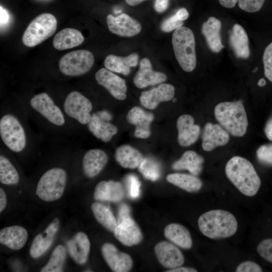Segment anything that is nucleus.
I'll use <instances>...</instances> for the list:
<instances>
[{
    "instance_id": "55",
    "label": "nucleus",
    "mask_w": 272,
    "mask_h": 272,
    "mask_svg": "<svg viewBox=\"0 0 272 272\" xmlns=\"http://www.w3.org/2000/svg\"><path fill=\"white\" fill-rule=\"evenodd\" d=\"M97 114L100 117L105 120L108 121L111 119V115L108 111H102L98 112Z\"/></svg>"
},
{
    "instance_id": "19",
    "label": "nucleus",
    "mask_w": 272,
    "mask_h": 272,
    "mask_svg": "<svg viewBox=\"0 0 272 272\" xmlns=\"http://www.w3.org/2000/svg\"><path fill=\"white\" fill-rule=\"evenodd\" d=\"M59 228V220L54 219L45 230L36 236L31 244L29 253L33 258L42 255L51 246Z\"/></svg>"
},
{
    "instance_id": "50",
    "label": "nucleus",
    "mask_w": 272,
    "mask_h": 272,
    "mask_svg": "<svg viewBox=\"0 0 272 272\" xmlns=\"http://www.w3.org/2000/svg\"><path fill=\"white\" fill-rule=\"evenodd\" d=\"M166 272H196L197 270L194 268L186 266H178L174 268L169 269Z\"/></svg>"
},
{
    "instance_id": "27",
    "label": "nucleus",
    "mask_w": 272,
    "mask_h": 272,
    "mask_svg": "<svg viewBox=\"0 0 272 272\" xmlns=\"http://www.w3.org/2000/svg\"><path fill=\"white\" fill-rule=\"evenodd\" d=\"M229 43L238 58L247 59L249 57L250 49L248 35L239 24L233 25L229 36Z\"/></svg>"
},
{
    "instance_id": "29",
    "label": "nucleus",
    "mask_w": 272,
    "mask_h": 272,
    "mask_svg": "<svg viewBox=\"0 0 272 272\" xmlns=\"http://www.w3.org/2000/svg\"><path fill=\"white\" fill-rule=\"evenodd\" d=\"M84 41V37L80 31L67 28L60 30L54 36L52 43L55 49L63 50L78 46Z\"/></svg>"
},
{
    "instance_id": "52",
    "label": "nucleus",
    "mask_w": 272,
    "mask_h": 272,
    "mask_svg": "<svg viewBox=\"0 0 272 272\" xmlns=\"http://www.w3.org/2000/svg\"><path fill=\"white\" fill-rule=\"evenodd\" d=\"M7 205L6 194L4 190L0 188V212L1 213L4 210Z\"/></svg>"
},
{
    "instance_id": "7",
    "label": "nucleus",
    "mask_w": 272,
    "mask_h": 272,
    "mask_svg": "<svg viewBox=\"0 0 272 272\" xmlns=\"http://www.w3.org/2000/svg\"><path fill=\"white\" fill-rule=\"evenodd\" d=\"M94 63V57L88 50L71 51L60 59L58 63L60 72L69 76H79L89 72Z\"/></svg>"
},
{
    "instance_id": "30",
    "label": "nucleus",
    "mask_w": 272,
    "mask_h": 272,
    "mask_svg": "<svg viewBox=\"0 0 272 272\" xmlns=\"http://www.w3.org/2000/svg\"><path fill=\"white\" fill-rule=\"evenodd\" d=\"M107 121L102 118L97 113H94L88 123L91 132L104 142L110 141L118 130L116 126Z\"/></svg>"
},
{
    "instance_id": "31",
    "label": "nucleus",
    "mask_w": 272,
    "mask_h": 272,
    "mask_svg": "<svg viewBox=\"0 0 272 272\" xmlns=\"http://www.w3.org/2000/svg\"><path fill=\"white\" fill-rule=\"evenodd\" d=\"M204 159L193 151L184 152L181 157L174 162L172 168L175 170H187L194 176L198 175L202 171Z\"/></svg>"
},
{
    "instance_id": "11",
    "label": "nucleus",
    "mask_w": 272,
    "mask_h": 272,
    "mask_svg": "<svg viewBox=\"0 0 272 272\" xmlns=\"http://www.w3.org/2000/svg\"><path fill=\"white\" fill-rule=\"evenodd\" d=\"M106 22L108 28L111 33L122 37H132L142 30L140 23L125 13L117 17L109 14L106 17Z\"/></svg>"
},
{
    "instance_id": "53",
    "label": "nucleus",
    "mask_w": 272,
    "mask_h": 272,
    "mask_svg": "<svg viewBox=\"0 0 272 272\" xmlns=\"http://www.w3.org/2000/svg\"><path fill=\"white\" fill-rule=\"evenodd\" d=\"M220 5L226 8L234 7L239 0H218Z\"/></svg>"
},
{
    "instance_id": "57",
    "label": "nucleus",
    "mask_w": 272,
    "mask_h": 272,
    "mask_svg": "<svg viewBox=\"0 0 272 272\" xmlns=\"http://www.w3.org/2000/svg\"><path fill=\"white\" fill-rule=\"evenodd\" d=\"M266 84V81L264 78L260 79L257 82V85L259 87H263Z\"/></svg>"
},
{
    "instance_id": "35",
    "label": "nucleus",
    "mask_w": 272,
    "mask_h": 272,
    "mask_svg": "<svg viewBox=\"0 0 272 272\" xmlns=\"http://www.w3.org/2000/svg\"><path fill=\"white\" fill-rule=\"evenodd\" d=\"M66 258V250L61 245H57L53 250L47 264L41 269V272H61Z\"/></svg>"
},
{
    "instance_id": "2",
    "label": "nucleus",
    "mask_w": 272,
    "mask_h": 272,
    "mask_svg": "<svg viewBox=\"0 0 272 272\" xmlns=\"http://www.w3.org/2000/svg\"><path fill=\"white\" fill-rule=\"evenodd\" d=\"M201 233L212 239L230 237L236 232L238 223L235 217L224 210H213L201 214L197 221Z\"/></svg>"
},
{
    "instance_id": "5",
    "label": "nucleus",
    "mask_w": 272,
    "mask_h": 272,
    "mask_svg": "<svg viewBox=\"0 0 272 272\" xmlns=\"http://www.w3.org/2000/svg\"><path fill=\"white\" fill-rule=\"evenodd\" d=\"M56 18L51 14H41L29 23L22 40L28 47H34L51 36L57 28Z\"/></svg>"
},
{
    "instance_id": "20",
    "label": "nucleus",
    "mask_w": 272,
    "mask_h": 272,
    "mask_svg": "<svg viewBox=\"0 0 272 272\" xmlns=\"http://www.w3.org/2000/svg\"><path fill=\"white\" fill-rule=\"evenodd\" d=\"M202 140V149L210 152L218 147L226 145L229 141L230 137L220 125L208 122L204 127Z\"/></svg>"
},
{
    "instance_id": "39",
    "label": "nucleus",
    "mask_w": 272,
    "mask_h": 272,
    "mask_svg": "<svg viewBox=\"0 0 272 272\" xmlns=\"http://www.w3.org/2000/svg\"><path fill=\"white\" fill-rule=\"evenodd\" d=\"M94 198L97 201H110V190L108 181H101L95 188Z\"/></svg>"
},
{
    "instance_id": "25",
    "label": "nucleus",
    "mask_w": 272,
    "mask_h": 272,
    "mask_svg": "<svg viewBox=\"0 0 272 272\" xmlns=\"http://www.w3.org/2000/svg\"><path fill=\"white\" fill-rule=\"evenodd\" d=\"M221 26V22L214 17H209L201 26V33L208 46L215 53L219 52L224 47L220 35Z\"/></svg>"
},
{
    "instance_id": "54",
    "label": "nucleus",
    "mask_w": 272,
    "mask_h": 272,
    "mask_svg": "<svg viewBox=\"0 0 272 272\" xmlns=\"http://www.w3.org/2000/svg\"><path fill=\"white\" fill-rule=\"evenodd\" d=\"M1 25L5 24L9 20V15L7 11L1 6Z\"/></svg>"
},
{
    "instance_id": "24",
    "label": "nucleus",
    "mask_w": 272,
    "mask_h": 272,
    "mask_svg": "<svg viewBox=\"0 0 272 272\" xmlns=\"http://www.w3.org/2000/svg\"><path fill=\"white\" fill-rule=\"evenodd\" d=\"M28 237L27 230L15 225L5 227L0 231V243L12 250H19L25 245Z\"/></svg>"
},
{
    "instance_id": "46",
    "label": "nucleus",
    "mask_w": 272,
    "mask_h": 272,
    "mask_svg": "<svg viewBox=\"0 0 272 272\" xmlns=\"http://www.w3.org/2000/svg\"><path fill=\"white\" fill-rule=\"evenodd\" d=\"M236 272H261V267L256 262L247 260L241 262L236 268Z\"/></svg>"
},
{
    "instance_id": "3",
    "label": "nucleus",
    "mask_w": 272,
    "mask_h": 272,
    "mask_svg": "<svg viewBox=\"0 0 272 272\" xmlns=\"http://www.w3.org/2000/svg\"><path fill=\"white\" fill-rule=\"evenodd\" d=\"M214 115L220 125L232 135L242 137L246 133L248 121L242 100L218 104Z\"/></svg>"
},
{
    "instance_id": "17",
    "label": "nucleus",
    "mask_w": 272,
    "mask_h": 272,
    "mask_svg": "<svg viewBox=\"0 0 272 272\" xmlns=\"http://www.w3.org/2000/svg\"><path fill=\"white\" fill-rule=\"evenodd\" d=\"M113 233L115 237L126 246L138 245L143 239L141 229L131 217L118 223Z\"/></svg>"
},
{
    "instance_id": "49",
    "label": "nucleus",
    "mask_w": 272,
    "mask_h": 272,
    "mask_svg": "<svg viewBox=\"0 0 272 272\" xmlns=\"http://www.w3.org/2000/svg\"><path fill=\"white\" fill-rule=\"evenodd\" d=\"M264 130L266 138L272 141V117L267 121Z\"/></svg>"
},
{
    "instance_id": "34",
    "label": "nucleus",
    "mask_w": 272,
    "mask_h": 272,
    "mask_svg": "<svg viewBox=\"0 0 272 272\" xmlns=\"http://www.w3.org/2000/svg\"><path fill=\"white\" fill-rule=\"evenodd\" d=\"M91 207L98 222L108 231L113 232L118 223L110 210L99 202H93Z\"/></svg>"
},
{
    "instance_id": "13",
    "label": "nucleus",
    "mask_w": 272,
    "mask_h": 272,
    "mask_svg": "<svg viewBox=\"0 0 272 272\" xmlns=\"http://www.w3.org/2000/svg\"><path fill=\"white\" fill-rule=\"evenodd\" d=\"M102 255L110 268L114 272H127L133 261L127 253L121 252L112 244L105 243L101 247Z\"/></svg>"
},
{
    "instance_id": "40",
    "label": "nucleus",
    "mask_w": 272,
    "mask_h": 272,
    "mask_svg": "<svg viewBox=\"0 0 272 272\" xmlns=\"http://www.w3.org/2000/svg\"><path fill=\"white\" fill-rule=\"evenodd\" d=\"M262 60L264 76L272 83V42L265 48Z\"/></svg>"
},
{
    "instance_id": "12",
    "label": "nucleus",
    "mask_w": 272,
    "mask_h": 272,
    "mask_svg": "<svg viewBox=\"0 0 272 272\" xmlns=\"http://www.w3.org/2000/svg\"><path fill=\"white\" fill-rule=\"evenodd\" d=\"M95 77L98 84L104 87L114 98L119 100L126 98L127 86L122 78L105 68L98 70Z\"/></svg>"
},
{
    "instance_id": "23",
    "label": "nucleus",
    "mask_w": 272,
    "mask_h": 272,
    "mask_svg": "<svg viewBox=\"0 0 272 272\" xmlns=\"http://www.w3.org/2000/svg\"><path fill=\"white\" fill-rule=\"evenodd\" d=\"M108 161V156L103 150L98 149L87 151L84 156L82 165L84 174L88 178L98 175Z\"/></svg>"
},
{
    "instance_id": "21",
    "label": "nucleus",
    "mask_w": 272,
    "mask_h": 272,
    "mask_svg": "<svg viewBox=\"0 0 272 272\" xmlns=\"http://www.w3.org/2000/svg\"><path fill=\"white\" fill-rule=\"evenodd\" d=\"M126 118L129 123L135 126L134 135L136 138L147 139L150 135V125L154 119L152 113L135 106L129 110Z\"/></svg>"
},
{
    "instance_id": "8",
    "label": "nucleus",
    "mask_w": 272,
    "mask_h": 272,
    "mask_svg": "<svg viewBox=\"0 0 272 272\" xmlns=\"http://www.w3.org/2000/svg\"><path fill=\"white\" fill-rule=\"evenodd\" d=\"M0 134L4 144L12 151L19 152L25 148L26 144L25 132L15 116L6 114L1 118Z\"/></svg>"
},
{
    "instance_id": "43",
    "label": "nucleus",
    "mask_w": 272,
    "mask_h": 272,
    "mask_svg": "<svg viewBox=\"0 0 272 272\" xmlns=\"http://www.w3.org/2000/svg\"><path fill=\"white\" fill-rule=\"evenodd\" d=\"M126 181L130 197L137 198L140 194L141 183L138 177L133 174H129L126 177Z\"/></svg>"
},
{
    "instance_id": "18",
    "label": "nucleus",
    "mask_w": 272,
    "mask_h": 272,
    "mask_svg": "<svg viewBox=\"0 0 272 272\" xmlns=\"http://www.w3.org/2000/svg\"><path fill=\"white\" fill-rule=\"evenodd\" d=\"M178 130L177 141L180 146L188 147L194 144L198 139L200 127L194 124L193 117L189 114L180 116L176 123Z\"/></svg>"
},
{
    "instance_id": "37",
    "label": "nucleus",
    "mask_w": 272,
    "mask_h": 272,
    "mask_svg": "<svg viewBox=\"0 0 272 272\" xmlns=\"http://www.w3.org/2000/svg\"><path fill=\"white\" fill-rule=\"evenodd\" d=\"M138 168L140 172L147 179L154 181L160 177V165L156 161L151 158L144 159Z\"/></svg>"
},
{
    "instance_id": "1",
    "label": "nucleus",
    "mask_w": 272,
    "mask_h": 272,
    "mask_svg": "<svg viewBox=\"0 0 272 272\" xmlns=\"http://www.w3.org/2000/svg\"><path fill=\"white\" fill-rule=\"evenodd\" d=\"M225 173L231 182L243 194L253 196L258 191L261 180L252 163L246 158L236 156L226 163Z\"/></svg>"
},
{
    "instance_id": "47",
    "label": "nucleus",
    "mask_w": 272,
    "mask_h": 272,
    "mask_svg": "<svg viewBox=\"0 0 272 272\" xmlns=\"http://www.w3.org/2000/svg\"><path fill=\"white\" fill-rule=\"evenodd\" d=\"M129 217H130V208L126 204L123 203L120 206L118 210L117 223Z\"/></svg>"
},
{
    "instance_id": "6",
    "label": "nucleus",
    "mask_w": 272,
    "mask_h": 272,
    "mask_svg": "<svg viewBox=\"0 0 272 272\" xmlns=\"http://www.w3.org/2000/svg\"><path fill=\"white\" fill-rule=\"evenodd\" d=\"M66 182L65 170L53 168L45 172L39 179L36 194L45 201H52L59 198L63 194Z\"/></svg>"
},
{
    "instance_id": "36",
    "label": "nucleus",
    "mask_w": 272,
    "mask_h": 272,
    "mask_svg": "<svg viewBox=\"0 0 272 272\" xmlns=\"http://www.w3.org/2000/svg\"><path fill=\"white\" fill-rule=\"evenodd\" d=\"M19 176L11 162L3 155L0 156V181L4 184H17Z\"/></svg>"
},
{
    "instance_id": "32",
    "label": "nucleus",
    "mask_w": 272,
    "mask_h": 272,
    "mask_svg": "<svg viewBox=\"0 0 272 272\" xmlns=\"http://www.w3.org/2000/svg\"><path fill=\"white\" fill-rule=\"evenodd\" d=\"M115 158L122 167L129 169L138 167L144 159L139 151L127 145H122L116 150Z\"/></svg>"
},
{
    "instance_id": "15",
    "label": "nucleus",
    "mask_w": 272,
    "mask_h": 272,
    "mask_svg": "<svg viewBox=\"0 0 272 272\" xmlns=\"http://www.w3.org/2000/svg\"><path fill=\"white\" fill-rule=\"evenodd\" d=\"M167 76L163 73L153 70L150 59L144 57L140 62V67L133 78V83L138 88L161 84L167 80Z\"/></svg>"
},
{
    "instance_id": "38",
    "label": "nucleus",
    "mask_w": 272,
    "mask_h": 272,
    "mask_svg": "<svg viewBox=\"0 0 272 272\" xmlns=\"http://www.w3.org/2000/svg\"><path fill=\"white\" fill-rule=\"evenodd\" d=\"M256 155L261 163L272 166V144L260 146L256 150Z\"/></svg>"
},
{
    "instance_id": "48",
    "label": "nucleus",
    "mask_w": 272,
    "mask_h": 272,
    "mask_svg": "<svg viewBox=\"0 0 272 272\" xmlns=\"http://www.w3.org/2000/svg\"><path fill=\"white\" fill-rule=\"evenodd\" d=\"M169 0H155L154 8L159 13L165 12L169 7Z\"/></svg>"
},
{
    "instance_id": "9",
    "label": "nucleus",
    "mask_w": 272,
    "mask_h": 272,
    "mask_svg": "<svg viewBox=\"0 0 272 272\" xmlns=\"http://www.w3.org/2000/svg\"><path fill=\"white\" fill-rule=\"evenodd\" d=\"M63 109L71 118L83 124H88L91 118L92 109L91 102L78 91H72L66 97Z\"/></svg>"
},
{
    "instance_id": "56",
    "label": "nucleus",
    "mask_w": 272,
    "mask_h": 272,
    "mask_svg": "<svg viewBox=\"0 0 272 272\" xmlns=\"http://www.w3.org/2000/svg\"><path fill=\"white\" fill-rule=\"evenodd\" d=\"M126 4L131 6H137L147 0H125Z\"/></svg>"
},
{
    "instance_id": "41",
    "label": "nucleus",
    "mask_w": 272,
    "mask_h": 272,
    "mask_svg": "<svg viewBox=\"0 0 272 272\" xmlns=\"http://www.w3.org/2000/svg\"><path fill=\"white\" fill-rule=\"evenodd\" d=\"M256 250L262 258L272 263V238L262 240L258 244Z\"/></svg>"
},
{
    "instance_id": "26",
    "label": "nucleus",
    "mask_w": 272,
    "mask_h": 272,
    "mask_svg": "<svg viewBox=\"0 0 272 272\" xmlns=\"http://www.w3.org/2000/svg\"><path fill=\"white\" fill-rule=\"evenodd\" d=\"M139 60V56L132 53L126 56H119L113 54L107 55L104 65L107 70L126 76L130 72V67L136 66Z\"/></svg>"
},
{
    "instance_id": "28",
    "label": "nucleus",
    "mask_w": 272,
    "mask_h": 272,
    "mask_svg": "<svg viewBox=\"0 0 272 272\" xmlns=\"http://www.w3.org/2000/svg\"><path fill=\"white\" fill-rule=\"evenodd\" d=\"M164 234L171 242L183 249H189L192 246V240L189 231L181 224H168L164 228Z\"/></svg>"
},
{
    "instance_id": "10",
    "label": "nucleus",
    "mask_w": 272,
    "mask_h": 272,
    "mask_svg": "<svg viewBox=\"0 0 272 272\" xmlns=\"http://www.w3.org/2000/svg\"><path fill=\"white\" fill-rule=\"evenodd\" d=\"M31 107L48 121L58 126L62 125L65 120L60 108L46 93L35 95L30 100Z\"/></svg>"
},
{
    "instance_id": "33",
    "label": "nucleus",
    "mask_w": 272,
    "mask_h": 272,
    "mask_svg": "<svg viewBox=\"0 0 272 272\" xmlns=\"http://www.w3.org/2000/svg\"><path fill=\"white\" fill-rule=\"evenodd\" d=\"M167 181L188 192H196L201 188L202 182L195 176L184 173H175L166 176Z\"/></svg>"
},
{
    "instance_id": "44",
    "label": "nucleus",
    "mask_w": 272,
    "mask_h": 272,
    "mask_svg": "<svg viewBox=\"0 0 272 272\" xmlns=\"http://www.w3.org/2000/svg\"><path fill=\"white\" fill-rule=\"evenodd\" d=\"M265 0H239L238 6L244 11L254 13L260 10Z\"/></svg>"
},
{
    "instance_id": "42",
    "label": "nucleus",
    "mask_w": 272,
    "mask_h": 272,
    "mask_svg": "<svg viewBox=\"0 0 272 272\" xmlns=\"http://www.w3.org/2000/svg\"><path fill=\"white\" fill-rule=\"evenodd\" d=\"M110 190V201L118 202L121 201L124 195L122 184L117 181L109 180L108 181Z\"/></svg>"
},
{
    "instance_id": "45",
    "label": "nucleus",
    "mask_w": 272,
    "mask_h": 272,
    "mask_svg": "<svg viewBox=\"0 0 272 272\" xmlns=\"http://www.w3.org/2000/svg\"><path fill=\"white\" fill-rule=\"evenodd\" d=\"M183 21H180L177 15H174L165 19L161 24V29L164 32H170L182 26Z\"/></svg>"
},
{
    "instance_id": "4",
    "label": "nucleus",
    "mask_w": 272,
    "mask_h": 272,
    "mask_svg": "<svg viewBox=\"0 0 272 272\" xmlns=\"http://www.w3.org/2000/svg\"><path fill=\"white\" fill-rule=\"evenodd\" d=\"M172 44L175 56L181 69L186 72L193 71L196 65V57L195 37L192 30L185 26L175 30Z\"/></svg>"
},
{
    "instance_id": "22",
    "label": "nucleus",
    "mask_w": 272,
    "mask_h": 272,
    "mask_svg": "<svg viewBox=\"0 0 272 272\" xmlns=\"http://www.w3.org/2000/svg\"><path fill=\"white\" fill-rule=\"evenodd\" d=\"M68 252L78 264H85L90 251V242L87 235L82 232L76 233L66 243Z\"/></svg>"
},
{
    "instance_id": "14",
    "label": "nucleus",
    "mask_w": 272,
    "mask_h": 272,
    "mask_svg": "<svg viewBox=\"0 0 272 272\" xmlns=\"http://www.w3.org/2000/svg\"><path fill=\"white\" fill-rule=\"evenodd\" d=\"M155 255L160 263L169 269L181 266L184 257L179 249L172 242L161 241L154 247Z\"/></svg>"
},
{
    "instance_id": "16",
    "label": "nucleus",
    "mask_w": 272,
    "mask_h": 272,
    "mask_svg": "<svg viewBox=\"0 0 272 272\" xmlns=\"http://www.w3.org/2000/svg\"><path fill=\"white\" fill-rule=\"evenodd\" d=\"M175 95V88L170 84H161L156 88L144 91L141 93L140 101L147 109H155L162 102L172 100Z\"/></svg>"
},
{
    "instance_id": "51",
    "label": "nucleus",
    "mask_w": 272,
    "mask_h": 272,
    "mask_svg": "<svg viewBox=\"0 0 272 272\" xmlns=\"http://www.w3.org/2000/svg\"><path fill=\"white\" fill-rule=\"evenodd\" d=\"M179 20L184 21L186 20L189 16V13L187 10L184 8L179 9L175 13Z\"/></svg>"
}]
</instances>
